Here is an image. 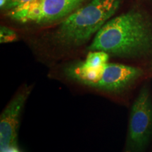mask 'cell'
<instances>
[{
  "label": "cell",
  "mask_w": 152,
  "mask_h": 152,
  "mask_svg": "<svg viewBox=\"0 0 152 152\" xmlns=\"http://www.w3.org/2000/svg\"><path fill=\"white\" fill-rule=\"evenodd\" d=\"M152 134V100L147 85H144L131 109L128 142L131 149L139 151L145 147Z\"/></svg>",
  "instance_id": "5b68a950"
},
{
  "label": "cell",
  "mask_w": 152,
  "mask_h": 152,
  "mask_svg": "<svg viewBox=\"0 0 152 152\" xmlns=\"http://www.w3.org/2000/svg\"><path fill=\"white\" fill-rule=\"evenodd\" d=\"M121 0H92L63 20L53 34L58 47L75 48L96 35L118 9Z\"/></svg>",
  "instance_id": "3957f363"
},
{
  "label": "cell",
  "mask_w": 152,
  "mask_h": 152,
  "mask_svg": "<svg viewBox=\"0 0 152 152\" xmlns=\"http://www.w3.org/2000/svg\"><path fill=\"white\" fill-rule=\"evenodd\" d=\"M61 77L66 80L108 96L127 92L144 75L142 68L108 63L100 68H90L83 61L64 68Z\"/></svg>",
  "instance_id": "7a4b0ae2"
},
{
  "label": "cell",
  "mask_w": 152,
  "mask_h": 152,
  "mask_svg": "<svg viewBox=\"0 0 152 152\" xmlns=\"http://www.w3.org/2000/svg\"><path fill=\"white\" fill-rule=\"evenodd\" d=\"M87 50L121 58H145L152 54V25L138 11L121 14L104 24Z\"/></svg>",
  "instance_id": "6da1fadb"
},
{
  "label": "cell",
  "mask_w": 152,
  "mask_h": 152,
  "mask_svg": "<svg viewBox=\"0 0 152 152\" xmlns=\"http://www.w3.org/2000/svg\"><path fill=\"white\" fill-rule=\"evenodd\" d=\"M17 35L13 30L1 26L0 29V42L7 43L16 40Z\"/></svg>",
  "instance_id": "ba28073f"
},
{
  "label": "cell",
  "mask_w": 152,
  "mask_h": 152,
  "mask_svg": "<svg viewBox=\"0 0 152 152\" xmlns=\"http://www.w3.org/2000/svg\"><path fill=\"white\" fill-rule=\"evenodd\" d=\"M33 86L25 84L6 106L0 116V152L18 149V134L20 117Z\"/></svg>",
  "instance_id": "8992f818"
},
{
  "label": "cell",
  "mask_w": 152,
  "mask_h": 152,
  "mask_svg": "<svg viewBox=\"0 0 152 152\" xmlns=\"http://www.w3.org/2000/svg\"><path fill=\"white\" fill-rule=\"evenodd\" d=\"M110 55L102 51H90L83 63L90 68H100L109 63Z\"/></svg>",
  "instance_id": "52a82bcc"
},
{
  "label": "cell",
  "mask_w": 152,
  "mask_h": 152,
  "mask_svg": "<svg viewBox=\"0 0 152 152\" xmlns=\"http://www.w3.org/2000/svg\"><path fill=\"white\" fill-rule=\"evenodd\" d=\"M28 1H30V0H9L6 4L4 8L7 9H12L16 7L17 6L27 2Z\"/></svg>",
  "instance_id": "9c48e42d"
},
{
  "label": "cell",
  "mask_w": 152,
  "mask_h": 152,
  "mask_svg": "<svg viewBox=\"0 0 152 152\" xmlns=\"http://www.w3.org/2000/svg\"><path fill=\"white\" fill-rule=\"evenodd\" d=\"M85 0H30L11 9L10 18L22 23L46 24L66 18Z\"/></svg>",
  "instance_id": "277c9868"
},
{
  "label": "cell",
  "mask_w": 152,
  "mask_h": 152,
  "mask_svg": "<svg viewBox=\"0 0 152 152\" xmlns=\"http://www.w3.org/2000/svg\"><path fill=\"white\" fill-rule=\"evenodd\" d=\"M9 1V0H0V7H1V8H4L6 4Z\"/></svg>",
  "instance_id": "30bf717a"
}]
</instances>
